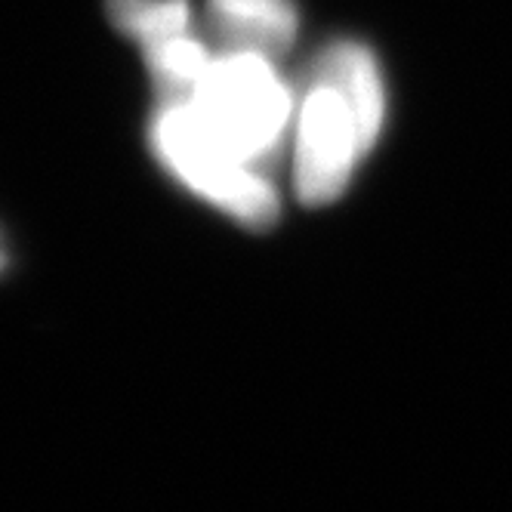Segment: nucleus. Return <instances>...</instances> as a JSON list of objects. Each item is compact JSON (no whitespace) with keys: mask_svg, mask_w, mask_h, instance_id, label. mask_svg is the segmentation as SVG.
I'll return each instance as SVG.
<instances>
[{"mask_svg":"<svg viewBox=\"0 0 512 512\" xmlns=\"http://www.w3.org/2000/svg\"><path fill=\"white\" fill-rule=\"evenodd\" d=\"M210 16L232 50L272 56L297 38V10L290 0H210Z\"/></svg>","mask_w":512,"mask_h":512,"instance_id":"obj_4","label":"nucleus"},{"mask_svg":"<svg viewBox=\"0 0 512 512\" xmlns=\"http://www.w3.org/2000/svg\"><path fill=\"white\" fill-rule=\"evenodd\" d=\"M204 130L253 170H266L281 152L294 99L266 53L229 50L213 56L192 99Z\"/></svg>","mask_w":512,"mask_h":512,"instance_id":"obj_2","label":"nucleus"},{"mask_svg":"<svg viewBox=\"0 0 512 512\" xmlns=\"http://www.w3.org/2000/svg\"><path fill=\"white\" fill-rule=\"evenodd\" d=\"M112 19L145 47L170 41L189 28L186 0H108Z\"/></svg>","mask_w":512,"mask_h":512,"instance_id":"obj_6","label":"nucleus"},{"mask_svg":"<svg viewBox=\"0 0 512 512\" xmlns=\"http://www.w3.org/2000/svg\"><path fill=\"white\" fill-rule=\"evenodd\" d=\"M386 118V90L377 59L355 41L324 47L309 68L297 112L294 189L309 207L337 201L374 149Z\"/></svg>","mask_w":512,"mask_h":512,"instance_id":"obj_1","label":"nucleus"},{"mask_svg":"<svg viewBox=\"0 0 512 512\" xmlns=\"http://www.w3.org/2000/svg\"><path fill=\"white\" fill-rule=\"evenodd\" d=\"M152 149L182 186L226 210L247 229L275 226L278 195L272 179L241 164L223 145L213 142L189 102L158 105L152 121Z\"/></svg>","mask_w":512,"mask_h":512,"instance_id":"obj_3","label":"nucleus"},{"mask_svg":"<svg viewBox=\"0 0 512 512\" xmlns=\"http://www.w3.org/2000/svg\"><path fill=\"white\" fill-rule=\"evenodd\" d=\"M7 269V247H4V238H0V272Z\"/></svg>","mask_w":512,"mask_h":512,"instance_id":"obj_7","label":"nucleus"},{"mask_svg":"<svg viewBox=\"0 0 512 512\" xmlns=\"http://www.w3.org/2000/svg\"><path fill=\"white\" fill-rule=\"evenodd\" d=\"M145 59H149V71L158 90V105L192 99L213 62L207 47L189 34H176L170 41L145 47Z\"/></svg>","mask_w":512,"mask_h":512,"instance_id":"obj_5","label":"nucleus"}]
</instances>
